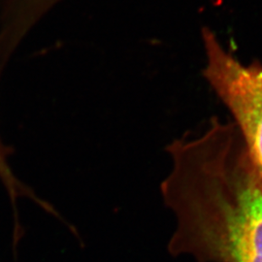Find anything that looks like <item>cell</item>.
Here are the masks:
<instances>
[{
    "label": "cell",
    "instance_id": "obj_1",
    "mask_svg": "<svg viewBox=\"0 0 262 262\" xmlns=\"http://www.w3.org/2000/svg\"><path fill=\"white\" fill-rule=\"evenodd\" d=\"M160 184L176 217L167 250L197 262H262V177L233 122L213 117L166 145Z\"/></svg>",
    "mask_w": 262,
    "mask_h": 262
},
{
    "label": "cell",
    "instance_id": "obj_4",
    "mask_svg": "<svg viewBox=\"0 0 262 262\" xmlns=\"http://www.w3.org/2000/svg\"><path fill=\"white\" fill-rule=\"evenodd\" d=\"M7 1H8V0H0V9L2 10L4 8V6L6 5ZM1 10H0V11H1Z\"/></svg>",
    "mask_w": 262,
    "mask_h": 262
},
{
    "label": "cell",
    "instance_id": "obj_3",
    "mask_svg": "<svg viewBox=\"0 0 262 262\" xmlns=\"http://www.w3.org/2000/svg\"><path fill=\"white\" fill-rule=\"evenodd\" d=\"M12 154L13 150L11 149V147L5 145L0 138V182L5 188L9 197L10 202L12 204L14 223L18 224L19 223L18 211V202L19 199H29L45 212H48L51 209V203L38 196L31 187H28L27 184L21 182L16 176L9 163V157Z\"/></svg>",
    "mask_w": 262,
    "mask_h": 262
},
{
    "label": "cell",
    "instance_id": "obj_2",
    "mask_svg": "<svg viewBox=\"0 0 262 262\" xmlns=\"http://www.w3.org/2000/svg\"><path fill=\"white\" fill-rule=\"evenodd\" d=\"M206 66L203 77L231 114L255 168L262 177V64H244L203 29Z\"/></svg>",
    "mask_w": 262,
    "mask_h": 262
}]
</instances>
